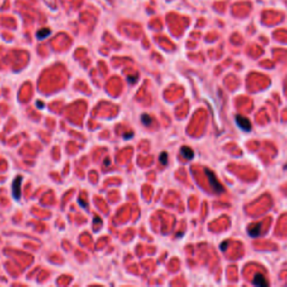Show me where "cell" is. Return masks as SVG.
Instances as JSON below:
<instances>
[{
  "instance_id": "cell-1",
  "label": "cell",
  "mask_w": 287,
  "mask_h": 287,
  "mask_svg": "<svg viewBox=\"0 0 287 287\" xmlns=\"http://www.w3.org/2000/svg\"><path fill=\"white\" fill-rule=\"evenodd\" d=\"M204 173H205L206 177H208V179H209L210 185H211V187L213 189V191H214L215 193L221 194V193L224 192V187L222 186V184H221L220 182L218 181L215 174L213 173L211 170H209V168H204Z\"/></svg>"
},
{
  "instance_id": "cell-2",
  "label": "cell",
  "mask_w": 287,
  "mask_h": 287,
  "mask_svg": "<svg viewBox=\"0 0 287 287\" xmlns=\"http://www.w3.org/2000/svg\"><path fill=\"white\" fill-rule=\"evenodd\" d=\"M236 122H237L238 127H239L240 129H242L243 131H250L251 130V122L249 121L248 118L242 117V116L238 114L237 117H236Z\"/></svg>"
},
{
  "instance_id": "cell-3",
  "label": "cell",
  "mask_w": 287,
  "mask_h": 287,
  "mask_svg": "<svg viewBox=\"0 0 287 287\" xmlns=\"http://www.w3.org/2000/svg\"><path fill=\"white\" fill-rule=\"evenodd\" d=\"M20 184H22V176H17L12 183V195L16 200H19L20 198Z\"/></svg>"
},
{
  "instance_id": "cell-4",
  "label": "cell",
  "mask_w": 287,
  "mask_h": 287,
  "mask_svg": "<svg viewBox=\"0 0 287 287\" xmlns=\"http://www.w3.org/2000/svg\"><path fill=\"white\" fill-rule=\"evenodd\" d=\"M260 230H261V224L260 223H256V224H252L248 228V233L250 237L256 238L260 234Z\"/></svg>"
},
{
  "instance_id": "cell-5",
  "label": "cell",
  "mask_w": 287,
  "mask_h": 287,
  "mask_svg": "<svg viewBox=\"0 0 287 287\" xmlns=\"http://www.w3.org/2000/svg\"><path fill=\"white\" fill-rule=\"evenodd\" d=\"M252 283H254V285H256V286H267L268 285V282L266 280V278L264 277V275H261V274H256L254 276V280H252Z\"/></svg>"
},
{
  "instance_id": "cell-6",
  "label": "cell",
  "mask_w": 287,
  "mask_h": 287,
  "mask_svg": "<svg viewBox=\"0 0 287 287\" xmlns=\"http://www.w3.org/2000/svg\"><path fill=\"white\" fill-rule=\"evenodd\" d=\"M181 155L184 157L185 159H192L194 157V151L191 147H187V146H183L181 148Z\"/></svg>"
},
{
  "instance_id": "cell-7",
  "label": "cell",
  "mask_w": 287,
  "mask_h": 287,
  "mask_svg": "<svg viewBox=\"0 0 287 287\" xmlns=\"http://www.w3.org/2000/svg\"><path fill=\"white\" fill-rule=\"evenodd\" d=\"M50 34V29H48V28H43V29H39V31H37L36 37L38 39H44V38H46Z\"/></svg>"
},
{
  "instance_id": "cell-8",
  "label": "cell",
  "mask_w": 287,
  "mask_h": 287,
  "mask_svg": "<svg viewBox=\"0 0 287 287\" xmlns=\"http://www.w3.org/2000/svg\"><path fill=\"white\" fill-rule=\"evenodd\" d=\"M141 122L148 127V126H151V122H153V118H151L149 114H142L141 116Z\"/></svg>"
},
{
  "instance_id": "cell-9",
  "label": "cell",
  "mask_w": 287,
  "mask_h": 287,
  "mask_svg": "<svg viewBox=\"0 0 287 287\" xmlns=\"http://www.w3.org/2000/svg\"><path fill=\"white\" fill-rule=\"evenodd\" d=\"M167 159H168L167 153H166V151H163V153L160 154V156H159V162H160V164L166 165L167 164Z\"/></svg>"
},
{
  "instance_id": "cell-10",
  "label": "cell",
  "mask_w": 287,
  "mask_h": 287,
  "mask_svg": "<svg viewBox=\"0 0 287 287\" xmlns=\"http://www.w3.org/2000/svg\"><path fill=\"white\" fill-rule=\"evenodd\" d=\"M228 246H229V241H224V242L221 243L220 249H221L222 251H226L227 249H228Z\"/></svg>"
},
{
  "instance_id": "cell-11",
  "label": "cell",
  "mask_w": 287,
  "mask_h": 287,
  "mask_svg": "<svg viewBox=\"0 0 287 287\" xmlns=\"http://www.w3.org/2000/svg\"><path fill=\"white\" fill-rule=\"evenodd\" d=\"M126 135H127V136H125V138L127 139V138H129V137L132 136V132H130V134H126Z\"/></svg>"
},
{
  "instance_id": "cell-12",
  "label": "cell",
  "mask_w": 287,
  "mask_h": 287,
  "mask_svg": "<svg viewBox=\"0 0 287 287\" xmlns=\"http://www.w3.org/2000/svg\"><path fill=\"white\" fill-rule=\"evenodd\" d=\"M106 165H109V158L106 159Z\"/></svg>"
}]
</instances>
